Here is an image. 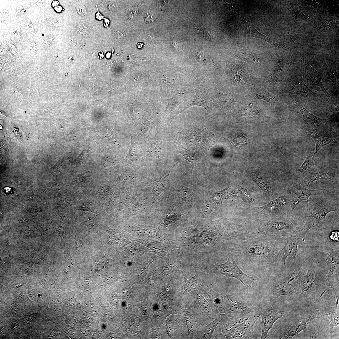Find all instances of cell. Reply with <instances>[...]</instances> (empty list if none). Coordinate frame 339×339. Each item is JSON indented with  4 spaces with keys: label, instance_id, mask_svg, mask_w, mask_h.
Masks as SVG:
<instances>
[{
    "label": "cell",
    "instance_id": "obj_1",
    "mask_svg": "<svg viewBox=\"0 0 339 339\" xmlns=\"http://www.w3.org/2000/svg\"><path fill=\"white\" fill-rule=\"evenodd\" d=\"M284 244L261 234L241 241L231 252L238 263L254 265L272 264L275 253Z\"/></svg>",
    "mask_w": 339,
    "mask_h": 339
},
{
    "label": "cell",
    "instance_id": "obj_24",
    "mask_svg": "<svg viewBox=\"0 0 339 339\" xmlns=\"http://www.w3.org/2000/svg\"><path fill=\"white\" fill-rule=\"evenodd\" d=\"M322 180H330L332 183H334L336 180V175L335 173L327 171L310 172L303 179L300 184L308 188L311 183Z\"/></svg>",
    "mask_w": 339,
    "mask_h": 339
},
{
    "label": "cell",
    "instance_id": "obj_28",
    "mask_svg": "<svg viewBox=\"0 0 339 339\" xmlns=\"http://www.w3.org/2000/svg\"><path fill=\"white\" fill-rule=\"evenodd\" d=\"M306 132L308 135L315 141L316 145L315 153L325 146L329 144L337 143L338 141V138L330 139L320 136L309 130H307Z\"/></svg>",
    "mask_w": 339,
    "mask_h": 339
},
{
    "label": "cell",
    "instance_id": "obj_25",
    "mask_svg": "<svg viewBox=\"0 0 339 339\" xmlns=\"http://www.w3.org/2000/svg\"><path fill=\"white\" fill-rule=\"evenodd\" d=\"M210 98L214 102L222 107H229L233 106L235 103L232 94H224L217 89H213L210 92Z\"/></svg>",
    "mask_w": 339,
    "mask_h": 339
},
{
    "label": "cell",
    "instance_id": "obj_13",
    "mask_svg": "<svg viewBox=\"0 0 339 339\" xmlns=\"http://www.w3.org/2000/svg\"><path fill=\"white\" fill-rule=\"evenodd\" d=\"M324 190L309 189L300 183L293 186L289 191L290 206L292 216L294 209L303 201H307L308 211L309 197L313 195H319Z\"/></svg>",
    "mask_w": 339,
    "mask_h": 339
},
{
    "label": "cell",
    "instance_id": "obj_46",
    "mask_svg": "<svg viewBox=\"0 0 339 339\" xmlns=\"http://www.w3.org/2000/svg\"><path fill=\"white\" fill-rule=\"evenodd\" d=\"M35 317L33 316H29L28 317V320L30 321V320H31V321H33L35 320Z\"/></svg>",
    "mask_w": 339,
    "mask_h": 339
},
{
    "label": "cell",
    "instance_id": "obj_19",
    "mask_svg": "<svg viewBox=\"0 0 339 339\" xmlns=\"http://www.w3.org/2000/svg\"><path fill=\"white\" fill-rule=\"evenodd\" d=\"M220 313L217 317L207 324L198 327L193 332L191 339H210L212 338L214 331L223 317Z\"/></svg>",
    "mask_w": 339,
    "mask_h": 339
},
{
    "label": "cell",
    "instance_id": "obj_12",
    "mask_svg": "<svg viewBox=\"0 0 339 339\" xmlns=\"http://www.w3.org/2000/svg\"><path fill=\"white\" fill-rule=\"evenodd\" d=\"M287 312L286 311L277 310L271 306L270 303L266 302L260 312L261 317V339L266 338L269 330L272 328L274 323Z\"/></svg>",
    "mask_w": 339,
    "mask_h": 339
},
{
    "label": "cell",
    "instance_id": "obj_29",
    "mask_svg": "<svg viewBox=\"0 0 339 339\" xmlns=\"http://www.w3.org/2000/svg\"><path fill=\"white\" fill-rule=\"evenodd\" d=\"M309 66L311 68L310 69V68H308V71L310 78L314 83L315 86L325 94L329 100H330L331 98V95L326 90L323 86L321 81V78L318 72L315 68H312L311 66Z\"/></svg>",
    "mask_w": 339,
    "mask_h": 339
},
{
    "label": "cell",
    "instance_id": "obj_30",
    "mask_svg": "<svg viewBox=\"0 0 339 339\" xmlns=\"http://www.w3.org/2000/svg\"><path fill=\"white\" fill-rule=\"evenodd\" d=\"M315 153L313 151H309L307 153L304 161L298 169L299 172L302 173L312 169L315 164Z\"/></svg>",
    "mask_w": 339,
    "mask_h": 339
},
{
    "label": "cell",
    "instance_id": "obj_45",
    "mask_svg": "<svg viewBox=\"0 0 339 339\" xmlns=\"http://www.w3.org/2000/svg\"><path fill=\"white\" fill-rule=\"evenodd\" d=\"M1 333L3 335L6 333L7 331V329L4 326H2L1 327L0 329Z\"/></svg>",
    "mask_w": 339,
    "mask_h": 339
},
{
    "label": "cell",
    "instance_id": "obj_7",
    "mask_svg": "<svg viewBox=\"0 0 339 339\" xmlns=\"http://www.w3.org/2000/svg\"><path fill=\"white\" fill-rule=\"evenodd\" d=\"M180 305L193 307L212 320L220 314L217 309L205 299L202 292L197 290H192L182 295Z\"/></svg>",
    "mask_w": 339,
    "mask_h": 339
},
{
    "label": "cell",
    "instance_id": "obj_20",
    "mask_svg": "<svg viewBox=\"0 0 339 339\" xmlns=\"http://www.w3.org/2000/svg\"><path fill=\"white\" fill-rule=\"evenodd\" d=\"M196 95L193 100L188 105L184 107L180 113L191 106L198 105L204 108L208 113L212 100L207 90L204 88L200 87L196 89Z\"/></svg>",
    "mask_w": 339,
    "mask_h": 339
},
{
    "label": "cell",
    "instance_id": "obj_23",
    "mask_svg": "<svg viewBox=\"0 0 339 339\" xmlns=\"http://www.w3.org/2000/svg\"><path fill=\"white\" fill-rule=\"evenodd\" d=\"M271 294L275 298H278L281 296H287L296 300H298L299 295L293 288L281 279L273 286Z\"/></svg>",
    "mask_w": 339,
    "mask_h": 339
},
{
    "label": "cell",
    "instance_id": "obj_10",
    "mask_svg": "<svg viewBox=\"0 0 339 339\" xmlns=\"http://www.w3.org/2000/svg\"><path fill=\"white\" fill-rule=\"evenodd\" d=\"M335 294L336 300V305L334 306H330L325 300L321 298L313 304L314 307L325 318L326 322L329 324V331L331 339L334 332V327L339 326V300L336 292Z\"/></svg>",
    "mask_w": 339,
    "mask_h": 339
},
{
    "label": "cell",
    "instance_id": "obj_9",
    "mask_svg": "<svg viewBox=\"0 0 339 339\" xmlns=\"http://www.w3.org/2000/svg\"><path fill=\"white\" fill-rule=\"evenodd\" d=\"M326 246L327 257L325 261L327 265V277L324 282L328 289H333V286L339 281V247L329 241Z\"/></svg>",
    "mask_w": 339,
    "mask_h": 339
},
{
    "label": "cell",
    "instance_id": "obj_14",
    "mask_svg": "<svg viewBox=\"0 0 339 339\" xmlns=\"http://www.w3.org/2000/svg\"><path fill=\"white\" fill-rule=\"evenodd\" d=\"M195 275L188 279L186 278L184 273L180 269L182 273L184 280L183 284L179 290V294L181 297L183 294L193 290H197L203 292L207 287L211 285L209 280L196 267L194 268Z\"/></svg>",
    "mask_w": 339,
    "mask_h": 339
},
{
    "label": "cell",
    "instance_id": "obj_26",
    "mask_svg": "<svg viewBox=\"0 0 339 339\" xmlns=\"http://www.w3.org/2000/svg\"><path fill=\"white\" fill-rule=\"evenodd\" d=\"M305 272L303 267L298 266L295 268L293 272H290L287 276L281 279V280L288 284L299 294L300 282Z\"/></svg>",
    "mask_w": 339,
    "mask_h": 339
},
{
    "label": "cell",
    "instance_id": "obj_44",
    "mask_svg": "<svg viewBox=\"0 0 339 339\" xmlns=\"http://www.w3.org/2000/svg\"><path fill=\"white\" fill-rule=\"evenodd\" d=\"M153 337L154 338H160L161 337L159 333L157 331H155L153 333Z\"/></svg>",
    "mask_w": 339,
    "mask_h": 339
},
{
    "label": "cell",
    "instance_id": "obj_11",
    "mask_svg": "<svg viewBox=\"0 0 339 339\" xmlns=\"http://www.w3.org/2000/svg\"><path fill=\"white\" fill-rule=\"evenodd\" d=\"M329 325L324 320L315 319L293 339H331Z\"/></svg>",
    "mask_w": 339,
    "mask_h": 339
},
{
    "label": "cell",
    "instance_id": "obj_15",
    "mask_svg": "<svg viewBox=\"0 0 339 339\" xmlns=\"http://www.w3.org/2000/svg\"><path fill=\"white\" fill-rule=\"evenodd\" d=\"M224 313L246 314L254 312L256 308L245 303L232 294L224 296Z\"/></svg>",
    "mask_w": 339,
    "mask_h": 339
},
{
    "label": "cell",
    "instance_id": "obj_33",
    "mask_svg": "<svg viewBox=\"0 0 339 339\" xmlns=\"http://www.w3.org/2000/svg\"><path fill=\"white\" fill-rule=\"evenodd\" d=\"M255 181L261 189L263 194L267 197L273 195V191L271 186L267 181L258 178L255 179Z\"/></svg>",
    "mask_w": 339,
    "mask_h": 339
},
{
    "label": "cell",
    "instance_id": "obj_2",
    "mask_svg": "<svg viewBox=\"0 0 339 339\" xmlns=\"http://www.w3.org/2000/svg\"><path fill=\"white\" fill-rule=\"evenodd\" d=\"M316 318L325 320L313 304L294 309L279 319L280 321L271 337L293 339Z\"/></svg>",
    "mask_w": 339,
    "mask_h": 339
},
{
    "label": "cell",
    "instance_id": "obj_32",
    "mask_svg": "<svg viewBox=\"0 0 339 339\" xmlns=\"http://www.w3.org/2000/svg\"><path fill=\"white\" fill-rule=\"evenodd\" d=\"M287 202L285 197H280L274 199L266 205L260 208L272 211L285 206Z\"/></svg>",
    "mask_w": 339,
    "mask_h": 339
},
{
    "label": "cell",
    "instance_id": "obj_6",
    "mask_svg": "<svg viewBox=\"0 0 339 339\" xmlns=\"http://www.w3.org/2000/svg\"><path fill=\"white\" fill-rule=\"evenodd\" d=\"M309 230L304 225L299 226L296 230L286 240L283 247L276 252L272 264L282 266L285 268V261L288 256L295 258L298 253L299 244L304 239Z\"/></svg>",
    "mask_w": 339,
    "mask_h": 339
},
{
    "label": "cell",
    "instance_id": "obj_39",
    "mask_svg": "<svg viewBox=\"0 0 339 339\" xmlns=\"http://www.w3.org/2000/svg\"><path fill=\"white\" fill-rule=\"evenodd\" d=\"M330 234V237L331 239L337 240L339 237V232L337 231H332Z\"/></svg>",
    "mask_w": 339,
    "mask_h": 339
},
{
    "label": "cell",
    "instance_id": "obj_41",
    "mask_svg": "<svg viewBox=\"0 0 339 339\" xmlns=\"http://www.w3.org/2000/svg\"><path fill=\"white\" fill-rule=\"evenodd\" d=\"M224 6L227 9L232 10L234 8V6L233 5L229 4L225 2Z\"/></svg>",
    "mask_w": 339,
    "mask_h": 339
},
{
    "label": "cell",
    "instance_id": "obj_35",
    "mask_svg": "<svg viewBox=\"0 0 339 339\" xmlns=\"http://www.w3.org/2000/svg\"><path fill=\"white\" fill-rule=\"evenodd\" d=\"M183 150L180 151V153L182 154L184 158L192 163H194L198 159L199 155L198 153L194 152L187 150L181 146Z\"/></svg>",
    "mask_w": 339,
    "mask_h": 339
},
{
    "label": "cell",
    "instance_id": "obj_5",
    "mask_svg": "<svg viewBox=\"0 0 339 339\" xmlns=\"http://www.w3.org/2000/svg\"><path fill=\"white\" fill-rule=\"evenodd\" d=\"M228 254L227 261L221 264L215 263L213 271L217 274L236 278L244 285L248 292L251 291L252 289V283L257 282V279L248 275L241 270L237 264L231 251L228 252Z\"/></svg>",
    "mask_w": 339,
    "mask_h": 339
},
{
    "label": "cell",
    "instance_id": "obj_18",
    "mask_svg": "<svg viewBox=\"0 0 339 339\" xmlns=\"http://www.w3.org/2000/svg\"><path fill=\"white\" fill-rule=\"evenodd\" d=\"M192 134L193 136V143L202 149L208 151L214 143V134L207 128H205L200 132H193Z\"/></svg>",
    "mask_w": 339,
    "mask_h": 339
},
{
    "label": "cell",
    "instance_id": "obj_38",
    "mask_svg": "<svg viewBox=\"0 0 339 339\" xmlns=\"http://www.w3.org/2000/svg\"><path fill=\"white\" fill-rule=\"evenodd\" d=\"M155 19V16L152 13H147L144 16V20L146 23L150 24L152 23Z\"/></svg>",
    "mask_w": 339,
    "mask_h": 339
},
{
    "label": "cell",
    "instance_id": "obj_42",
    "mask_svg": "<svg viewBox=\"0 0 339 339\" xmlns=\"http://www.w3.org/2000/svg\"><path fill=\"white\" fill-rule=\"evenodd\" d=\"M195 56L197 60L200 59L201 57V54L199 51H196L194 53Z\"/></svg>",
    "mask_w": 339,
    "mask_h": 339
},
{
    "label": "cell",
    "instance_id": "obj_4",
    "mask_svg": "<svg viewBox=\"0 0 339 339\" xmlns=\"http://www.w3.org/2000/svg\"><path fill=\"white\" fill-rule=\"evenodd\" d=\"M299 226L294 218L268 220L265 223V230L261 234L272 240L284 244L286 239L296 230Z\"/></svg>",
    "mask_w": 339,
    "mask_h": 339
},
{
    "label": "cell",
    "instance_id": "obj_43",
    "mask_svg": "<svg viewBox=\"0 0 339 339\" xmlns=\"http://www.w3.org/2000/svg\"><path fill=\"white\" fill-rule=\"evenodd\" d=\"M142 312L145 314H148V309L147 307H142L141 308Z\"/></svg>",
    "mask_w": 339,
    "mask_h": 339
},
{
    "label": "cell",
    "instance_id": "obj_37",
    "mask_svg": "<svg viewBox=\"0 0 339 339\" xmlns=\"http://www.w3.org/2000/svg\"><path fill=\"white\" fill-rule=\"evenodd\" d=\"M241 52L243 56L250 61L256 63H257L259 62L258 60L259 58H255L252 53L249 51L246 50H241Z\"/></svg>",
    "mask_w": 339,
    "mask_h": 339
},
{
    "label": "cell",
    "instance_id": "obj_21",
    "mask_svg": "<svg viewBox=\"0 0 339 339\" xmlns=\"http://www.w3.org/2000/svg\"><path fill=\"white\" fill-rule=\"evenodd\" d=\"M205 299L211 305L216 308L220 313H224L225 302L224 296L214 291L211 285L207 286L202 292Z\"/></svg>",
    "mask_w": 339,
    "mask_h": 339
},
{
    "label": "cell",
    "instance_id": "obj_31",
    "mask_svg": "<svg viewBox=\"0 0 339 339\" xmlns=\"http://www.w3.org/2000/svg\"><path fill=\"white\" fill-rule=\"evenodd\" d=\"M254 98L263 100L271 104H274L278 101L276 96L270 93L264 88L257 91L255 95Z\"/></svg>",
    "mask_w": 339,
    "mask_h": 339
},
{
    "label": "cell",
    "instance_id": "obj_36",
    "mask_svg": "<svg viewBox=\"0 0 339 339\" xmlns=\"http://www.w3.org/2000/svg\"><path fill=\"white\" fill-rule=\"evenodd\" d=\"M239 196L243 200L249 202L254 203V200L250 193L246 190L240 187L239 188Z\"/></svg>",
    "mask_w": 339,
    "mask_h": 339
},
{
    "label": "cell",
    "instance_id": "obj_3",
    "mask_svg": "<svg viewBox=\"0 0 339 339\" xmlns=\"http://www.w3.org/2000/svg\"><path fill=\"white\" fill-rule=\"evenodd\" d=\"M328 290L318 275L316 266L311 264L301 278L298 300L306 305L312 304Z\"/></svg>",
    "mask_w": 339,
    "mask_h": 339
},
{
    "label": "cell",
    "instance_id": "obj_16",
    "mask_svg": "<svg viewBox=\"0 0 339 339\" xmlns=\"http://www.w3.org/2000/svg\"><path fill=\"white\" fill-rule=\"evenodd\" d=\"M313 208L308 210L309 216L306 218L312 217L316 219L320 225L325 220L327 214L331 212L339 211V204L334 203L331 201L322 200L313 206Z\"/></svg>",
    "mask_w": 339,
    "mask_h": 339
},
{
    "label": "cell",
    "instance_id": "obj_22",
    "mask_svg": "<svg viewBox=\"0 0 339 339\" xmlns=\"http://www.w3.org/2000/svg\"><path fill=\"white\" fill-rule=\"evenodd\" d=\"M260 316V314L257 313L249 317L244 324L239 328L230 339L249 338L253 332L254 325Z\"/></svg>",
    "mask_w": 339,
    "mask_h": 339
},
{
    "label": "cell",
    "instance_id": "obj_27",
    "mask_svg": "<svg viewBox=\"0 0 339 339\" xmlns=\"http://www.w3.org/2000/svg\"><path fill=\"white\" fill-rule=\"evenodd\" d=\"M290 92L292 94L303 96H315V94L305 85L302 78H296L290 85Z\"/></svg>",
    "mask_w": 339,
    "mask_h": 339
},
{
    "label": "cell",
    "instance_id": "obj_17",
    "mask_svg": "<svg viewBox=\"0 0 339 339\" xmlns=\"http://www.w3.org/2000/svg\"><path fill=\"white\" fill-rule=\"evenodd\" d=\"M296 113L302 121L313 131L317 130L320 125L328 121H333L334 117L326 119L320 118L313 114L302 105H296Z\"/></svg>",
    "mask_w": 339,
    "mask_h": 339
},
{
    "label": "cell",
    "instance_id": "obj_40",
    "mask_svg": "<svg viewBox=\"0 0 339 339\" xmlns=\"http://www.w3.org/2000/svg\"><path fill=\"white\" fill-rule=\"evenodd\" d=\"M77 10L79 13L82 15L86 14V8L84 6L80 7L78 8Z\"/></svg>",
    "mask_w": 339,
    "mask_h": 339
},
{
    "label": "cell",
    "instance_id": "obj_34",
    "mask_svg": "<svg viewBox=\"0 0 339 339\" xmlns=\"http://www.w3.org/2000/svg\"><path fill=\"white\" fill-rule=\"evenodd\" d=\"M247 29L249 35L251 37L262 39L272 44L269 38L260 33L253 26L246 22Z\"/></svg>",
    "mask_w": 339,
    "mask_h": 339
},
{
    "label": "cell",
    "instance_id": "obj_8",
    "mask_svg": "<svg viewBox=\"0 0 339 339\" xmlns=\"http://www.w3.org/2000/svg\"><path fill=\"white\" fill-rule=\"evenodd\" d=\"M235 313H223L212 338L230 339L237 330L243 325L249 317Z\"/></svg>",
    "mask_w": 339,
    "mask_h": 339
}]
</instances>
